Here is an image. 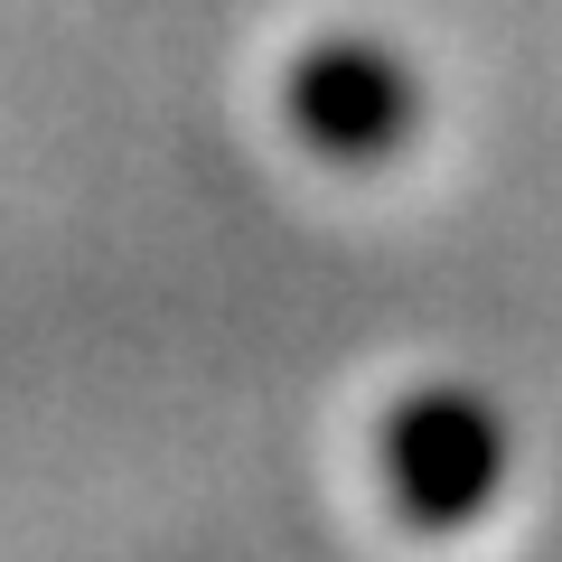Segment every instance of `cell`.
<instances>
[{"mask_svg": "<svg viewBox=\"0 0 562 562\" xmlns=\"http://www.w3.org/2000/svg\"><path fill=\"white\" fill-rule=\"evenodd\" d=\"M384 460H394V497L413 506V516L450 525V516H469V506L497 487V431H487L460 394H422V403L394 413V450H384Z\"/></svg>", "mask_w": 562, "mask_h": 562, "instance_id": "cell-1", "label": "cell"}, {"mask_svg": "<svg viewBox=\"0 0 562 562\" xmlns=\"http://www.w3.org/2000/svg\"><path fill=\"white\" fill-rule=\"evenodd\" d=\"M301 122L328 140V150H347V160H375L384 140L403 132V113H413V94H403V76L375 57V47H319V57L301 66Z\"/></svg>", "mask_w": 562, "mask_h": 562, "instance_id": "cell-2", "label": "cell"}]
</instances>
